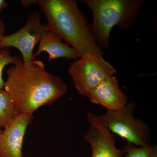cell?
<instances>
[{
	"mask_svg": "<svg viewBox=\"0 0 157 157\" xmlns=\"http://www.w3.org/2000/svg\"><path fill=\"white\" fill-rule=\"evenodd\" d=\"M90 127L83 139L90 145L91 157H124L122 149L116 146V137L109 131L100 115L88 113Z\"/></svg>",
	"mask_w": 157,
	"mask_h": 157,
	"instance_id": "cell-7",
	"label": "cell"
},
{
	"mask_svg": "<svg viewBox=\"0 0 157 157\" xmlns=\"http://www.w3.org/2000/svg\"><path fill=\"white\" fill-rule=\"evenodd\" d=\"M156 147L149 145L137 147L132 144L127 143L122 150L125 157H150Z\"/></svg>",
	"mask_w": 157,
	"mask_h": 157,
	"instance_id": "cell-12",
	"label": "cell"
},
{
	"mask_svg": "<svg viewBox=\"0 0 157 157\" xmlns=\"http://www.w3.org/2000/svg\"><path fill=\"white\" fill-rule=\"evenodd\" d=\"M2 128H1V126H0V135H1V133H2Z\"/></svg>",
	"mask_w": 157,
	"mask_h": 157,
	"instance_id": "cell-18",
	"label": "cell"
},
{
	"mask_svg": "<svg viewBox=\"0 0 157 157\" xmlns=\"http://www.w3.org/2000/svg\"><path fill=\"white\" fill-rule=\"evenodd\" d=\"M150 157H157V146Z\"/></svg>",
	"mask_w": 157,
	"mask_h": 157,
	"instance_id": "cell-17",
	"label": "cell"
},
{
	"mask_svg": "<svg viewBox=\"0 0 157 157\" xmlns=\"http://www.w3.org/2000/svg\"><path fill=\"white\" fill-rule=\"evenodd\" d=\"M8 6V3L5 0H0V12L3 9L7 8Z\"/></svg>",
	"mask_w": 157,
	"mask_h": 157,
	"instance_id": "cell-16",
	"label": "cell"
},
{
	"mask_svg": "<svg viewBox=\"0 0 157 157\" xmlns=\"http://www.w3.org/2000/svg\"><path fill=\"white\" fill-rule=\"evenodd\" d=\"M87 98L93 104L104 106L107 111L120 109L128 103V97L121 89L117 79L113 76L92 90Z\"/></svg>",
	"mask_w": 157,
	"mask_h": 157,
	"instance_id": "cell-9",
	"label": "cell"
},
{
	"mask_svg": "<svg viewBox=\"0 0 157 157\" xmlns=\"http://www.w3.org/2000/svg\"><path fill=\"white\" fill-rule=\"evenodd\" d=\"M47 21L49 32L76 49L80 57L103 54L93 36L90 25L74 0H36Z\"/></svg>",
	"mask_w": 157,
	"mask_h": 157,
	"instance_id": "cell-2",
	"label": "cell"
},
{
	"mask_svg": "<svg viewBox=\"0 0 157 157\" xmlns=\"http://www.w3.org/2000/svg\"><path fill=\"white\" fill-rule=\"evenodd\" d=\"M36 0H22L21 1L20 5L23 8H28L33 4H36Z\"/></svg>",
	"mask_w": 157,
	"mask_h": 157,
	"instance_id": "cell-14",
	"label": "cell"
},
{
	"mask_svg": "<svg viewBox=\"0 0 157 157\" xmlns=\"http://www.w3.org/2000/svg\"><path fill=\"white\" fill-rule=\"evenodd\" d=\"M135 104L133 102L118 110L107 111L100 115L109 131L136 146L151 145L150 131L143 121L133 115Z\"/></svg>",
	"mask_w": 157,
	"mask_h": 157,
	"instance_id": "cell-5",
	"label": "cell"
},
{
	"mask_svg": "<svg viewBox=\"0 0 157 157\" xmlns=\"http://www.w3.org/2000/svg\"><path fill=\"white\" fill-rule=\"evenodd\" d=\"M4 88L18 114L31 115L54 104L67 91L62 78L46 71L44 63L36 59L25 64L21 59L8 69Z\"/></svg>",
	"mask_w": 157,
	"mask_h": 157,
	"instance_id": "cell-1",
	"label": "cell"
},
{
	"mask_svg": "<svg viewBox=\"0 0 157 157\" xmlns=\"http://www.w3.org/2000/svg\"><path fill=\"white\" fill-rule=\"evenodd\" d=\"M93 14L91 31L100 47L109 46L111 29L117 25L128 29L135 21L143 1L140 0H85Z\"/></svg>",
	"mask_w": 157,
	"mask_h": 157,
	"instance_id": "cell-3",
	"label": "cell"
},
{
	"mask_svg": "<svg viewBox=\"0 0 157 157\" xmlns=\"http://www.w3.org/2000/svg\"><path fill=\"white\" fill-rule=\"evenodd\" d=\"M47 24L41 22V14L38 12L29 14L25 25L17 32L4 36L0 41V48L13 47L22 55V60L29 64L36 59L33 53L35 46L44 34L48 32Z\"/></svg>",
	"mask_w": 157,
	"mask_h": 157,
	"instance_id": "cell-6",
	"label": "cell"
},
{
	"mask_svg": "<svg viewBox=\"0 0 157 157\" xmlns=\"http://www.w3.org/2000/svg\"><path fill=\"white\" fill-rule=\"evenodd\" d=\"M21 59L19 56H11L9 48H0V89H4L5 81L3 78L2 73L4 68L9 64L14 65Z\"/></svg>",
	"mask_w": 157,
	"mask_h": 157,
	"instance_id": "cell-13",
	"label": "cell"
},
{
	"mask_svg": "<svg viewBox=\"0 0 157 157\" xmlns=\"http://www.w3.org/2000/svg\"><path fill=\"white\" fill-rule=\"evenodd\" d=\"M39 43L38 49L34 54L35 58L43 52L48 54V61L59 58L75 60L80 57L76 49L63 43L61 39L49 31L42 36Z\"/></svg>",
	"mask_w": 157,
	"mask_h": 157,
	"instance_id": "cell-10",
	"label": "cell"
},
{
	"mask_svg": "<svg viewBox=\"0 0 157 157\" xmlns=\"http://www.w3.org/2000/svg\"><path fill=\"white\" fill-rule=\"evenodd\" d=\"M18 114L9 94L5 90L0 89V126L4 128Z\"/></svg>",
	"mask_w": 157,
	"mask_h": 157,
	"instance_id": "cell-11",
	"label": "cell"
},
{
	"mask_svg": "<svg viewBox=\"0 0 157 157\" xmlns=\"http://www.w3.org/2000/svg\"><path fill=\"white\" fill-rule=\"evenodd\" d=\"M6 26L4 21L0 18V41L2 38L5 36Z\"/></svg>",
	"mask_w": 157,
	"mask_h": 157,
	"instance_id": "cell-15",
	"label": "cell"
},
{
	"mask_svg": "<svg viewBox=\"0 0 157 157\" xmlns=\"http://www.w3.org/2000/svg\"><path fill=\"white\" fill-rule=\"evenodd\" d=\"M33 115L18 114L0 135V157H23L24 139Z\"/></svg>",
	"mask_w": 157,
	"mask_h": 157,
	"instance_id": "cell-8",
	"label": "cell"
},
{
	"mask_svg": "<svg viewBox=\"0 0 157 157\" xmlns=\"http://www.w3.org/2000/svg\"><path fill=\"white\" fill-rule=\"evenodd\" d=\"M68 73L78 94L87 98L92 90L113 76L116 70L102 54L90 53L72 62Z\"/></svg>",
	"mask_w": 157,
	"mask_h": 157,
	"instance_id": "cell-4",
	"label": "cell"
}]
</instances>
